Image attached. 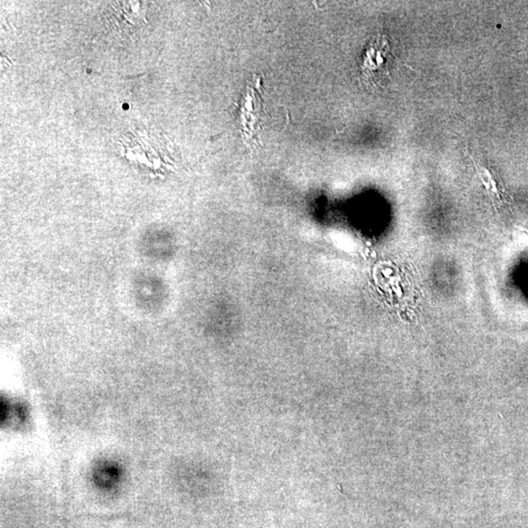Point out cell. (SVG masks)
Here are the masks:
<instances>
[{
	"instance_id": "1",
	"label": "cell",
	"mask_w": 528,
	"mask_h": 528,
	"mask_svg": "<svg viewBox=\"0 0 528 528\" xmlns=\"http://www.w3.org/2000/svg\"><path fill=\"white\" fill-rule=\"evenodd\" d=\"M263 99L258 89L248 86L241 108L242 136L248 142L257 141L258 132L261 128L263 118Z\"/></svg>"
},
{
	"instance_id": "2",
	"label": "cell",
	"mask_w": 528,
	"mask_h": 528,
	"mask_svg": "<svg viewBox=\"0 0 528 528\" xmlns=\"http://www.w3.org/2000/svg\"><path fill=\"white\" fill-rule=\"evenodd\" d=\"M389 52L387 44L377 41L367 49L362 70L367 78L377 79L381 78L382 73L387 72L385 66L389 63Z\"/></svg>"
}]
</instances>
